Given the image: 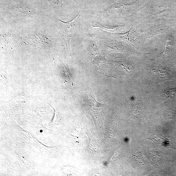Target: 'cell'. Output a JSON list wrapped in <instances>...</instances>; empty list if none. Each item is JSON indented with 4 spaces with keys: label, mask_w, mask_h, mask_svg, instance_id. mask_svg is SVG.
I'll use <instances>...</instances> for the list:
<instances>
[{
    "label": "cell",
    "mask_w": 176,
    "mask_h": 176,
    "mask_svg": "<svg viewBox=\"0 0 176 176\" xmlns=\"http://www.w3.org/2000/svg\"><path fill=\"white\" fill-rule=\"evenodd\" d=\"M83 97V107L85 113L95 119H102L108 106L98 102L91 89L86 92Z\"/></svg>",
    "instance_id": "6da1fadb"
},
{
    "label": "cell",
    "mask_w": 176,
    "mask_h": 176,
    "mask_svg": "<svg viewBox=\"0 0 176 176\" xmlns=\"http://www.w3.org/2000/svg\"><path fill=\"white\" fill-rule=\"evenodd\" d=\"M79 13L72 20L67 22L61 21L59 26L60 31L61 37L63 38L67 47V51L71 56L70 48V41L75 35L77 28V23L80 16Z\"/></svg>",
    "instance_id": "7a4b0ae2"
},
{
    "label": "cell",
    "mask_w": 176,
    "mask_h": 176,
    "mask_svg": "<svg viewBox=\"0 0 176 176\" xmlns=\"http://www.w3.org/2000/svg\"><path fill=\"white\" fill-rule=\"evenodd\" d=\"M115 35L116 39L126 41L135 47L138 46L144 41V37L141 33L132 28L125 33H115Z\"/></svg>",
    "instance_id": "3957f363"
},
{
    "label": "cell",
    "mask_w": 176,
    "mask_h": 176,
    "mask_svg": "<svg viewBox=\"0 0 176 176\" xmlns=\"http://www.w3.org/2000/svg\"><path fill=\"white\" fill-rule=\"evenodd\" d=\"M166 28V26L162 23L152 24L149 25L144 29V39L148 40L155 36L163 33Z\"/></svg>",
    "instance_id": "277c9868"
},
{
    "label": "cell",
    "mask_w": 176,
    "mask_h": 176,
    "mask_svg": "<svg viewBox=\"0 0 176 176\" xmlns=\"http://www.w3.org/2000/svg\"><path fill=\"white\" fill-rule=\"evenodd\" d=\"M172 38L170 36H167L166 37L165 43V47L163 51L160 53L159 56H162L168 55L170 53L172 50V43L173 41Z\"/></svg>",
    "instance_id": "5b68a950"
},
{
    "label": "cell",
    "mask_w": 176,
    "mask_h": 176,
    "mask_svg": "<svg viewBox=\"0 0 176 176\" xmlns=\"http://www.w3.org/2000/svg\"><path fill=\"white\" fill-rule=\"evenodd\" d=\"M152 71L153 72L158 76H166L168 73V71L165 67L156 66L152 67Z\"/></svg>",
    "instance_id": "8992f818"
},
{
    "label": "cell",
    "mask_w": 176,
    "mask_h": 176,
    "mask_svg": "<svg viewBox=\"0 0 176 176\" xmlns=\"http://www.w3.org/2000/svg\"><path fill=\"white\" fill-rule=\"evenodd\" d=\"M162 94L167 98L174 99L176 98V88L166 89L162 92Z\"/></svg>",
    "instance_id": "52a82bcc"
},
{
    "label": "cell",
    "mask_w": 176,
    "mask_h": 176,
    "mask_svg": "<svg viewBox=\"0 0 176 176\" xmlns=\"http://www.w3.org/2000/svg\"><path fill=\"white\" fill-rule=\"evenodd\" d=\"M110 46V48L113 51H120L126 53V50L125 48V47H124L122 44L118 41H113L111 43Z\"/></svg>",
    "instance_id": "ba28073f"
},
{
    "label": "cell",
    "mask_w": 176,
    "mask_h": 176,
    "mask_svg": "<svg viewBox=\"0 0 176 176\" xmlns=\"http://www.w3.org/2000/svg\"><path fill=\"white\" fill-rule=\"evenodd\" d=\"M163 115L167 118L173 119L176 117V113L171 109H167L164 113Z\"/></svg>",
    "instance_id": "9c48e42d"
},
{
    "label": "cell",
    "mask_w": 176,
    "mask_h": 176,
    "mask_svg": "<svg viewBox=\"0 0 176 176\" xmlns=\"http://www.w3.org/2000/svg\"><path fill=\"white\" fill-rule=\"evenodd\" d=\"M40 132L41 133H42L43 132V130H41L40 131Z\"/></svg>",
    "instance_id": "30bf717a"
}]
</instances>
